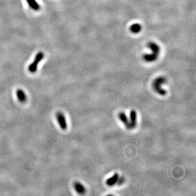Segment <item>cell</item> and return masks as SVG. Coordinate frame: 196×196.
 <instances>
[{"mask_svg":"<svg viewBox=\"0 0 196 196\" xmlns=\"http://www.w3.org/2000/svg\"><path fill=\"white\" fill-rule=\"evenodd\" d=\"M148 47L151 51V54H145L143 58L147 62L151 63L155 62L157 60L160 52V48L157 44L155 42L151 41L148 44Z\"/></svg>","mask_w":196,"mask_h":196,"instance_id":"obj_1","label":"cell"},{"mask_svg":"<svg viewBox=\"0 0 196 196\" xmlns=\"http://www.w3.org/2000/svg\"><path fill=\"white\" fill-rule=\"evenodd\" d=\"M167 81L166 78L164 76H159L156 78L153 83V87L156 93L160 95L164 96L167 94V91L162 88V85Z\"/></svg>","mask_w":196,"mask_h":196,"instance_id":"obj_2","label":"cell"},{"mask_svg":"<svg viewBox=\"0 0 196 196\" xmlns=\"http://www.w3.org/2000/svg\"><path fill=\"white\" fill-rule=\"evenodd\" d=\"M44 58V54L42 52H38L35 57L33 62L28 66V70L29 72L31 73H35L37 71L38 65L43 60Z\"/></svg>","mask_w":196,"mask_h":196,"instance_id":"obj_3","label":"cell"},{"mask_svg":"<svg viewBox=\"0 0 196 196\" xmlns=\"http://www.w3.org/2000/svg\"><path fill=\"white\" fill-rule=\"evenodd\" d=\"M56 119L58 121V123L60 128L63 130H65L67 129V123L65 115L63 114V113L58 112L56 113Z\"/></svg>","mask_w":196,"mask_h":196,"instance_id":"obj_4","label":"cell"},{"mask_svg":"<svg viewBox=\"0 0 196 196\" xmlns=\"http://www.w3.org/2000/svg\"><path fill=\"white\" fill-rule=\"evenodd\" d=\"M137 112L135 110H132L130 113V130L133 129L137 125Z\"/></svg>","mask_w":196,"mask_h":196,"instance_id":"obj_5","label":"cell"},{"mask_svg":"<svg viewBox=\"0 0 196 196\" xmlns=\"http://www.w3.org/2000/svg\"><path fill=\"white\" fill-rule=\"evenodd\" d=\"M74 188L76 192L79 194H84L86 192V189L84 185L80 183V182L76 181L73 185Z\"/></svg>","mask_w":196,"mask_h":196,"instance_id":"obj_6","label":"cell"},{"mask_svg":"<svg viewBox=\"0 0 196 196\" xmlns=\"http://www.w3.org/2000/svg\"><path fill=\"white\" fill-rule=\"evenodd\" d=\"M16 95L17 97V98L19 100V101L22 103H25L27 101V95L24 92L23 90L21 89H18L16 91Z\"/></svg>","mask_w":196,"mask_h":196,"instance_id":"obj_7","label":"cell"},{"mask_svg":"<svg viewBox=\"0 0 196 196\" xmlns=\"http://www.w3.org/2000/svg\"><path fill=\"white\" fill-rule=\"evenodd\" d=\"M118 117L121 122L125 125V127H127V129L130 130L129 121L125 113L123 112H120L118 114Z\"/></svg>","mask_w":196,"mask_h":196,"instance_id":"obj_8","label":"cell"},{"mask_svg":"<svg viewBox=\"0 0 196 196\" xmlns=\"http://www.w3.org/2000/svg\"><path fill=\"white\" fill-rule=\"evenodd\" d=\"M26 2L28 4V6L30 7L31 8L35 11H38L41 6L38 2L36 1V0H26Z\"/></svg>","mask_w":196,"mask_h":196,"instance_id":"obj_9","label":"cell"},{"mask_svg":"<svg viewBox=\"0 0 196 196\" xmlns=\"http://www.w3.org/2000/svg\"><path fill=\"white\" fill-rule=\"evenodd\" d=\"M119 179V174L118 173H115L113 176L108 179L106 180V184L109 186H112L116 184Z\"/></svg>","mask_w":196,"mask_h":196,"instance_id":"obj_10","label":"cell"},{"mask_svg":"<svg viewBox=\"0 0 196 196\" xmlns=\"http://www.w3.org/2000/svg\"><path fill=\"white\" fill-rule=\"evenodd\" d=\"M141 30H142V26L140 24H138V23H136V24L132 25L130 28V31L134 34H137V33L140 32Z\"/></svg>","mask_w":196,"mask_h":196,"instance_id":"obj_11","label":"cell"}]
</instances>
